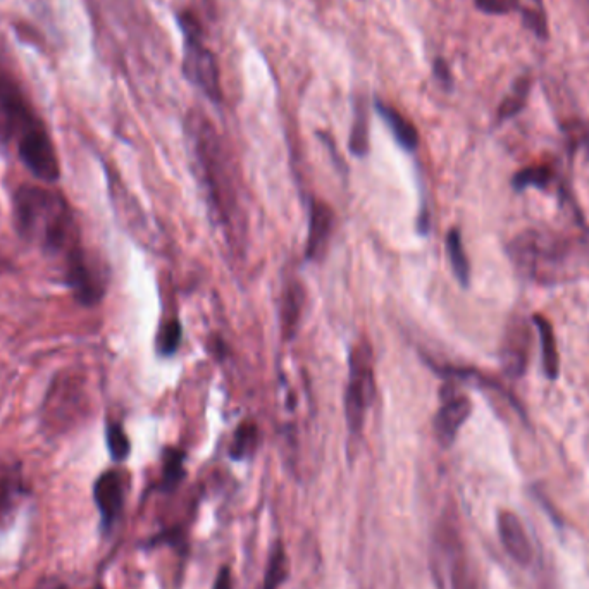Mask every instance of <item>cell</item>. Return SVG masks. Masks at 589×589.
<instances>
[{
	"label": "cell",
	"instance_id": "obj_1",
	"mask_svg": "<svg viewBox=\"0 0 589 589\" xmlns=\"http://www.w3.org/2000/svg\"><path fill=\"white\" fill-rule=\"evenodd\" d=\"M19 236L59 266L81 305L99 304L106 293V269L81 242L75 212L49 185L19 186L13 199Z\"/></svg>",
	"mask_w": 589,
	"mask_h": 589
},
{
	"label": "cell",
	"instance_id": "obj_2",
	"mask_svg": "<svg viewBox=\"0 0 589 589\" xmlns=\"http://www.w3.org/2000/svg\"><path fill=\"white\" fill-rule=\"evenodd\" d=\"M0 140L11 145L37 180L52 185L61 164L49 131L21 87L13 68L0 52Z\"/></svg>",
	"mask_w": 589,
	"mask_h": 589
},
{
	"label": "cell",
	"instance_id": "obj_3",
	"mask_svg": "<svg viewBox=\"0 0 589 589\" xmlns=\"http://www.w3.org/2000/svg\"><path fill=\"white\" fill-rule=\"evenodd\" d=\"M186 137L211 195L214 209L224 219H230L236 205V188L231 181L230 164L226 159L223 142L204 112L192 111L188 114Z\"/></svg>",
	"mask_w": 589,
	"mask_h": 589
},
{
	"label": "cell",
	"instance_id": "obj_4",
	"mask_svg": "<svg viewBox=\"0 0 589 589\" xmlns=\"http://www.w3.org/2000/svg\"><path fill=\"white\" fill-rule=\"evenodd\" d=\"M509 250L522 276L538 283L564 281L572 274L576 245L555 231H522Z\"/></svg>",
	"mask_w": 589,
	"mask_h": 589
},
{
	"label": "cell",
	"instance_id": "obj_5",
	"mask_svg": "<svg viewBox=\"0 0 589 589\" xmlns=\"http://www.w3.org/2000/svg\"><path fill=\"white\" fill-rule=\"evenodd\" d=\"M178 23L185 33L183 73L209 99L219 102L223 99L219 64H217L216 56L212 54V50L205 47L204 33H202L199 19L190 11H185L178 16Z\"/></svg>",
	"mask_w": 589,
	"mask_h": 589
},
{
	"label": "cell",
	"instance_id": "obj_6",
	"mask_svg": "<svg viewBox=\"0 0 589 589\" xmlns=\"http://www.w3.org/2000/svg\"><path fill=\"white\" fill-rule=\"evenodd\" d=\"M374 372H372L371 350L360 345L355 348L350 359V379H348L345 410H347L348 428L359 434L364 428L366 414L374 400Z\"/></svg>",
	"mask_w": 589,
	"mask_h": 589
},
{
	"label": "cell",
	"instance_id": "obj_7",
	"mask_svg": "<svg viewBox=\"0 0 589 589\" xmlns=\"http://www.w3.org/2000/svg\"><path fill=\"white\" fill-rule=\"evenodd\" d=\"M87 407V397L81 379L66 372L57 376L44 402V419L52 428H66L83 414Z\"/></svg>",
	"mask_w": 589,
	"mask_h": 589
},
{
	"label": "cell",
	"instance_id": "obj_8",
	"mask_svg": "<svg viewBox=\"0 0 589 589\" xmlns=\"http://www.w3.org/2000/svg\"><path fill=\"white\" fill-rule=\"evenodd\" d=\"M529 350H531V331L526 319L519 317L515 321H510L503 338L502 352H500L503 372L509 378L519 379L524 376L527 360H529Z\"/></svg>",
	"mask_w": 589,
	"mask_h": 589
},
{
	"label": "cell",
	"instance_id": "obj_9",
	"mask_svg": "<svg viewBox=\"0 0 589 589\" xmlns=\"http://www.w3.org/2000/svg\"><path fill=\"white\" fill-rule=\"evenodd\" d=\"M93 498L99 509L102 526L106 531L116 524L124 507V479L119 471H106L100 474L93 486Z\"/></svg>",
	"mask_w": 589,
	"mask_h": 589
},
{
	"label": "cell",
	"instance_id": "obj_10",
	"mask_svg": "<svg viewBox=\"0 0 589 589\" xmlns=\"http://www.w3.org/2000/svg\"><path fill=\"white\" fill-rule=\"evenodd\" d=\"M26 483L18 462H0V529L11 526L19 505L25 500Z\"/></svg>",
	"mask_w": 589,
	"mask_h": 589
},
{
	"label": "cell",
	"instance_id": "obj_11",
	"mask_svg": "<svg viewBox=\"0 0 589 589\" xmlns=\"http://www.w3.org/2000/svg\"><path fill=\"white\" fill-rule=\"evenodd\" d=\"M472 412L471 400L464 397V395H457V393H445L443 395V403H441L438 414L434 417V431L441 445L450 447L459 429L464 426V422L469 419Z\"/></svg>",
	"mask_w": 589,
	"mask_h": 589
},
{
	"label": "cell",
	"instance_id": "obj_12",
	"mask_svg": "<svg viewBox=\"0 0 589 589\" xmlns=\"http://www.w3.org/2000/svg\"><path fill=\"white\" fill-rule=\"evenodd\" d=\"M498 534L502 541L505 552L514 558L519 565L531 564L533 562V545L527 538L526 529L522 524L521 517L514 512H500L498 514Z\"/></svg>",
	"mask_w": 589,
	"mask_h": 589
},
{
	"label": "cell",
	"instance_id": "obj_13",
	"mask_svg": "<svg viewBox=\"0 0 589 589\" xmlns=\"http://www.w3.org/2000/svg\"><path fill=\"white\" fill-rule=\"evenodd\" d=\"M335 214L324 202H314L310 209L309 240H307V259L319 261L328 248L333 233Z\"/></svg>",
	"mask_w": 589,
	"mask_h": 589
},
{
	"label": "cell",
	"instance_id": "obj_14",
	"mask_svg": "<svg viewBox=\"0 0 589 589\" xmlns=\"http://www.w3.org/2000/svg\"><path fill=\"white\" fill-rule=\"evenodd\" d=\"M376 109H378L379 116L388 124L398 145L405 150H410V152L416 150L419 145V133H417L416 126L410 123L403 114H400L395 107L388 106L385 102H376Z\"/></svg>",
	"mask_w": 589,
	"mask_h": 589
},
{
	"label": "cell",
	"instance_id": "obj_15",
	"mask_svg": "<svg viewBox=\"0 0 589 589\" xmlns=\"http://www.w3.org/2000/svg\"><path fill=\"white\" fill-rule=\"evenodd\" d=\"M534 326L540 335L541 348H543V369H545L546 378L555 379L560 374V355H558L557 338L553 333V326L546 317L536 314L533 317Z\"/></svg>",
	"mask_w": 589,
	"mask_h": 589
},
{
	"label": "cell",
	"instance_id": "obj_16",
	"mask_svg": "<svg viewBox=\"0 0 589 589\" xmlns=\"http://www.w3.org/2000/svg\"><path fill=\"white\" fill-rule=\"evenodd\" d=\"M447 250L455 278L459 279L460 285H469L471 267H469V259L465 255L464 243H462L459 230H450V233H448Z\"/></svg>",
	"mask_w": 589,
	"mask_h": 589
},
{
	"label": "cell",
	"instance_id": "obj_17",
	"mask_svg": "<svg viewBox=\"0 0 589 589\" xmlns=\"http://www.w3.org/2000/svg\"><path fill=\"white\" fill-rule=\"evenodd\" d=\"M529 90H531V80L527 76L515 81L509 95L503 99L502 104L498 107V121H505V119L517 116L526 106Z\"/></svg>",
	"mask_w": 589,
	"mask_h": 589
},
{
	"label": "cell",
	"instance_id": "obj_18",
	"mask_svg": "<svg viewBox=\"0 0 589 589\" xmlns=\"http://www.w3.org/2000/svg\"><path fill=\"white\" fill-rule=\"evenodd\" d=\"M286 576H288V557H286L283 545L278 543L267 558L264 589H278L281 584L285 583Z\"/></svg>",
	"mask_w": 589,
	"mask_h": 589
},
{
	"label": "cell",
	"instance_id": "obj_19",
	"mask_svg": "<svg viewBox=\"0 0 589 589\" xmlns=\"http://www.w3.org/2000/svg\"><path fill=\"white\" fill-rule=\"evenodd\" d=\"M553 180V171L548 166H531V168H524L515 174L512 185L515 190H526V188H541L545 190L546 186L550 185Z\"/></svg>",
	"mask_w": 589,
	"mask_h": 589
},
{
	"label": "cell",
	"instance_id": "obj_20",
	"mask_svg": "<svg viewBox=\"0 0 589 589\" xmlns=\"http://www.w3.org/2000/svg\"><path fill=\"white\" fill-rule=\"evenodd\" d=\"M259 441V431L257 426L252 422H245L240 428L236 429L235 438L231 443V457L236 460L245 459L248 455L254 453Z\"/></svg>",
	"mask_w": 589,
	"mask_h": 589
},
{
	"label": "cell",
	"instance_id": "obj_21",
	"mask_svg": "<svg viewBox=\"0 0 589 589\" xmlns=\"http://www.w3.org/2000/svg\"><path fill=\"white\" fill-rule=\"evenodd\" d=\"M350 150L355 155L367 154L369 150V126H367L366 107L359 106L355 111L354 126L350 131Z\"/></svg>",
	"mask_w": 589,
	"mask_h": 589
},
{
	"label": "cell",
	"instance_id": "obj_22",
	"mask_svg": "<svg viewBox=\"0 0 589 589\" xmlns=\"http://www.w3.org/2000/svg\"><path fill=\"white\" fill-rule=\"evenodd\" d=\"M302 302H304V295L298 290L297 285H293L285 293V300H283V321H285L283 328H285L286 335H293V331H295L300 310H302Z\"/></svg>",
	"mask_w": 589,
	"mask_h": 589
},
{
	"label": "cell",
	"instance_id": "obj_23",
	"mask_svg": "<svg viewBox=\"0 0 589 589\" xmlns=\"http://www.w3.org/2000/svg\"><path fill=\"white\" fill-rule=\"evenodd\" d=\"M185 476L183 469V453L178 450H169L164 460V471H162V488L164 490H174L181 479Z\"/></svg>",
	"mask_w": 589,
	"mask_h": 589
},
{
	"label": "cell",
	"instance_id": "obj_24",
	"mask_svg": "<svg viewBox=\"0 0 589 589\" xmlns=\"http://www.w3.org/2000/svg\"><path fill=\"white\" fill-rule=\"evenodd\" d=\"M106 438L107 448L111 452L112 459L121 462V460L126 459L130 455V440H128V436L124 433L121 424H118V422L107 424Z\"/></svg>",
	"mask_w": 589,
	"mask_h": 589
},
{
	"label": "cell",
	"instance_id": "obj_25",
	"mask_svg": "<svg viewBox=\"0 0 589 589\" xmlns=\"http://www.w3.org/2000/svg\"><path fill=\"white\" fill-rule=\"evenodd\" d=\"M181 333H183V329H181V324L176 319L164 324L161 331H159V335H157L159 354L166 355V357L173 355L180 347Z\"/></svg>",
	"mask_w": 589,
	"mask_h": 589
},
{
	"label": "cell",
	"instance_id": "obj_26",
	"mask_svg": "<svg viewBox=\"0 0 589 589\" xmlns=\"http://www.w3.org/2000/svg\"><path fill=\"white\" fill-rule=\"evenodd\" d=\"M478 9H481L486 14H496V16H503V14L521 13L522 7L519 0H474Z\"/></svg>",
	"mask_w": 589,
	"mask_h": 589
},
{
	"label": "cell",
	"instance_id": "obj_27",
	"mask_svg": "<svg viewBox=\"0 0 589 589\" xmlns=\"http://www.w3.org/2000/svg\"><path fill=\"white\" fill-rule=\"evenodd\" d=\"M522 21L529 30L533 31L534 35L540 38L548 37V26H546V18L541 11H534V9H527L522 7Z\"/></svg>",
	"mask_w": 589,
	"mask_h": 589
},
{
	"label": "cell",
	"instance_id": "obj_28",
	"mask_svg": "<svg viewBox=\"0 0 589 589\" xmlns=\"http://www.w3.org/2000/svg\"><path fill=\"white\" fill-rule=\"evenodd\" d=\"M434 76H436L445 87H450V85H452L450 69H448V64L443 61V59H436V62H434Z\"/></svg>",
	"mask_w": 589,
	"mask_h": 589
},
{
	"label": "cell",
	"instance_id": "obj_29",
	"mask_svg": "<svg viewBox=\"0 0 589 589\" xmlns=\"http://www.w3.org/2000/svg\"><path fill=\"white\" fill-rule=\"evenodd\" d=\"M212 589H233V579H231V571L228 567H223L221 572L217 574L216 583Z\"/></svg>",
	"mask_w": 589,
	"mask_h": 589
},
{
	"label": "cell",
	"instance_id": "obj_30",
	"mask_svg": "<svg viewBox=\"0 0 589 589\" xmlns=\"http://www.w3.org/2000/svg\"><path fill=\"white\" fill-rule=\"evenodd\" d=\"M7 269H9V261H7L4 255L0 254V273H4Z\"/></svg>",
	"mask_w": 589,
	"mask_h": 589
},
{
	"label": "cell",
	"instance_id": "obj_31",
	"mask_svg": "<svg viewBox=\"0 0 589 589\" xmlns=\"http://www.w3.org/2000/svg\"><path fill=\"white\" fill-rule=\"evenodd\" d=\"M583 140H584V145H586V147H588V150H589V130L586 131V133H584Z\"/></svg>",
	"mask_w": 589,
	"mask_h": 589
},
{
	"label": "cell",
	"instance_id": "obj_32",
	"mask_svg": "<svg viewBox=\"0 0 589 589\" xmlns=\"http://www.w3.org/2000/svg\"><path fill=\"white\" fill-rule=\"evenodd\" d=\"M50 589H68V588H66V586H54V588H50Z\"/></svg>",
	"mask_w": 589,
	"mask_h": 589
}]
</instances>
